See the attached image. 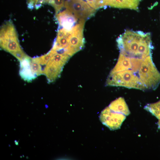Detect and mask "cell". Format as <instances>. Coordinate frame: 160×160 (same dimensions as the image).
<instances>
[{
  "mask_svg": "<svg viewBox=\"0 0 160 160\" xmlns=\"http://www.w3.org/2000/svg\"><path fill=\"white\" fill-rule=\"evenodd\" d=\"M55 17L59 25L68 29H72L78 20L71 11L66 9L56 14Z\"/></svg>",
  "mask_w": 160,
  "mask_h": 160,
  "instance_id": "cell-9",
  "label": "cell"
},
{
  "mask_svg": "<svg viewBox=\"0 0 160 160\" xmlns=\"http://www.w3.org/2000/svg\"><path fill=\"white\" fill-rule=\"evenodd\" d=\"M138 75L146 89H155L160 84V73L153 62L151 55L143 60Z\"/></svg>",
  "mask_w": 160,
  "mask_h": 160,
  "instance_id": "cell-3",
  "label": "cell"
},
{
  "mask_svg": "<svg viewBox=\"0 0 160 160\" xmlns=\"http://www.w3.org/2000/svg\"><path fill=\"white\" fill-rule=\"evenodd\" d=\"M73 28L68 29L62 28L59 30L52 49L57 51L65 48L70 40Z\"/></svg>",
  "mask_w": 160,
  "mask_h": 160,
  "instance_id": "cell-8",
  "label": "cell"
},
{
  "mask_svg": "<svg viewBox=\"0 0 160 160\" xmlns=\"http://www.w3.org/2000/svg\"><path fill=\"white\" fill-rule=\"evenodd\" d=\"M65 2L64 0H38L36 8H39L42 4H48L54 7L56 14L64 6Z\"/></svg>",
  "mask_w": 160,
  "mask_h": 160,
  "instance_id": "cell-14",
  "label": "cell"
},
{
  "mask_svg": "<svg viewBox=\"0 0 160 160\" xmlns=\"http://www.w3.org/2000/svg\"><path fill=\"white\" fill-rule=\"evenodd\" d=\"M92 8L96 10L104 7L102 0H86Z\"/></svg>",
  "mask_w": 160,
  "mask_h": 160,
  "instance_id": "cell-18",
  "label": "cell"
},
{
  "mask_svg": "<svg viewBox=\"0 0 160 160\" xmlns=\"http://www.w3.org/2000/svg\"><path fill=\"white\" fill-rule=\"evenodd\" d=\"M15 144L16 145H18V142H17L16 140H15Z\"/></svg>",
  "mask_w": 160,
  "mask_h": 160,
  "instance_id": "cell-22",
  "label": "cell"
},
{
  "mask_svg": "<svg viewBox=\"0 0 160 160\" xmlns=\"http://www.w3.org/2000/svg\"><path fill=\"white\" fill-rule=\"evenodd\" d=\"M12 55L17 59L19 61L27 56L23 50L15 52Z\"/></svg>",
  "mask_w": 160,
  "mask_h": 160,
  "instance_id": "cell-19",
  "label": "cell"
},
{
  "mask_svg": "<svg viewBox=\"0 0 160 160\" xmlns=\"http://www.w3.org/2000/svg\"><path fill=\"white\" fill-rule=\"evenodd\" d=\"M63 67L54 63L48 62L44 70L49 83L54 82L59 77Z\"/></svg>",
  "mask_w": 160,
  "mask_h": 160,
  "instance_id": "cell-12",
  "label": "cell"
},
{
  "mask_svg": "<svg viewBox=\"0 0 160 160\" xmlns=\"http://www.w3.org/2000/svg\"><path fill=\"white\" fill-rule=\"evenodd\" d=\"M117 42L120 53L127 57L144 59L151 55V42L149 33L126 30Z\"/></svg>",
  "mask_w": 160,
  "mask_h": 160,
  "instance_id": "cell-1",
  "label": "cell"
},
{
  "mask_svg": "<svg viewBox=\"0 0 160 160\" xmlns=\"http://www.w3.org/2000/svg\"><path fill=\"white\" fill-rule=\"evenodd\" d=\"M104 6H109L119 8H127L138 10L141 0H102Z\"/></svg>",
  "mask_w": 160,
  "mask_h": 160,
  "instance_id": "cell-10",
  "label": "cell"
},
{
  "mask_svg": "<svg viewBox=\"0 0 160 160\" xmlns=\"http://www.w3.org/2000/svg\"><path fill=\"white\" fill-rule=\"evenodd\" d=\"M0 46L1 49L11 54L22 50L15 28L10 20L6 22L1 27Z\"/></svg>",
  "mask_w": 160,
  "mask_h": 160,
  "instance_id": "cell-4",
  "label": "cell"
},
{
  "mask_svg": "<svg viewBox=\"0 0 160 160\" xmlns=\"http://www.w3.org/2000/svg\"><path fill=\"white\" fill-rule=\"evenodd\" d=\"M38 0H27V7L30 9L36 8Z\"/></svg>",
  "mask_w": 160,
  "mask_h": 160,
  "instance_id": "cell-20",
  "label": "cell"
},
{
  "mask_svg": "<svg viewBox=\"0 0 160 160\" xmlns=\"http://www.w3.org/2000/svg\"><path fill=\"white\" fill-rule=\"evenodd\" d=\"M108 107L112 110L126 116L130 113L124 99L122 97H120L112 101Z\"/></svg>",
  "mask_w": 160,
  "mask_h": 160,
  "instance_id": "cell-13",
  "label": "cell"
},
{
  "mask_svg": "<svg viewBox=\"0 0 160 160\" xmlns=\"http://www.w3.org/2000/svg\"><path fill=\"white\" fill-rule=\"evenodd\" d=\"M126 116L113 111L108 106L101 112L99 117L102 123L111 130L119 128L125 119Z\"/></svg>",
  "mask_w": 160,
  "mask_h": 160,
  "instance_id": "cell-7",
  "label": "cell"
},
{
  "mask_svg": "<svg viewBox=\"0 0 160 160\" xmlns=\"http://www.w3.org/2000/svg\"><path fill=\"white\" fill-rule=\"evenodd\" d=\"M66 9L71 11L79 20H86L94 16L96 10L83 0H67L65 1Z\"/></svg>",
  "mask_w": 160,
  "mask_h": 160,
  "instance_id": "cell-6",
  "label": "cell"
},
{
  "mask_svg": "<svg viewBox=\"0 0 160 160\" xmlns=\"http://www.w3.org/2000/svg\"><path fill=\"white\" fill-rule=\"evenodd\" d=\"M106 86H121L141 90H146L139 78L129 70L110 73L107 79Z\"/></svg>",
  "mask_w": 160,
  "mask_h": 160,
  "instance_id": "cell-2",
  "label": "cell"
},
{
  "mask_svg": "<svg viewBox=\"0 0 160 160\" xmlns=\"http://www.w3.org/2000/svg\"><path fill=\"white\" fill-rule=\"evenodd\" d=\"M40 65L37 57L31 59V68L33 73L36 77L41 75H44V71L42 70Z\"/></svg>",
  "mask_w": 160,
  "mask_h": 160,
  "instance_id": "cell-16",
  "label": "cell"
},
{
  "mask_svg": "<svg viewBox=\"0 0 160 160\" xmlns=\"http://www.w3.org/2000/svg\"><path fill=\"white\" fill-rule=\"evenodd\" d=\"M31 59L27 55L20 61L19 74L23 80L28 82H31L36 77L33 73L31 68Z\"/></svg>",
  "mask_w": 160,
  "mask_h": 160,
  "instance_id": "cell-11",
  "label": "cell"
},
{
  "mask_svg": "<svg viewBox=\"0 0 160 160\" xmlns=\"http://www.w3.org/2000/svg\"><path fill=\"white\" fill-rule=\"evenodd\" d=\"M85 20H80L73 28L69 42L64 49L65 52L70 57L81 50L85 44L83 30Z\"/></svg>",
  "mask_w": 160,
  "mask_h": 160,
  "instance_id": "cell-5",
  "label": "cell"
},
{
  "mask_svg": "<svg viewBox=\"0 0 160 160\" xmlns=\"http://www.w3.org/2000/svg\"><path fill=\"white\" fill-rule=\"evenodd\" d=\"M144 108L157 118L160 119V100L155 103L147 104Z\"/></svg>",
  "mask_w": 160,
  "mask_h": 160,
  "instance_id": "cell-15",
  "label": "cell"
},
{
  "mask_svg": "<svg viewBox=\"0 0 160 160\" xmlns=\"http://www.w3.org/2000/svg\"><path fill=\"white\" fill-rule=\"evenodd\" d=\"M57 52L52 49L46 54L39 57H37L39 63L41 65L47 64L52 56Z\"/></svg>",
  "mask_w": 160,
  "mask_h": 160,
  "instance_id": "cell-17",
  "label": "cell"
},
{
  "mask_svg": "<svg viewBox=\"0 0 160 160\" xmlns=\"http://www.w3.org/2000/svg\"><path fill=\"white\" fill-rule=\"evenodd\" d=\"M158 124L159 127L160 129V119H159V121Z\"/></svg>",
  "mask_w": 160,
  "mask_h": 160,
  "instance_id": "cell-21",
  "label": "cell"
}]
</instances>
